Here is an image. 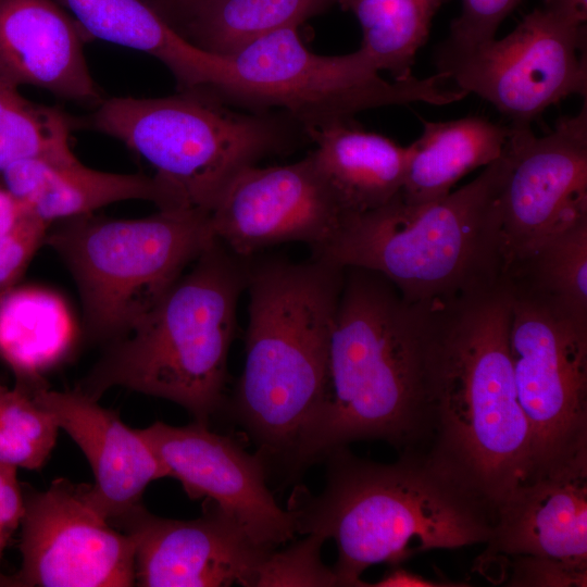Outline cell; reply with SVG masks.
<instances>
[{
	"instance_id": "22",
	"label": "cell",
	"mask_w": 587,
	"mask_h": 587,
	"mask_svg": "<svg viewBox=\"0 0 587 587\" xmlns=\"http://www.w3.org/2000/svg\"><path fill=\"white\" fill-rule=\"evenodd\" d=\"M313 160L345 214L375 210L403 185L409 147L358 127L352 120L304 129Z\"/></svg>"
},
{
	"instance_id": "33",
	"label": "cell",
	"mask_w": 587,
	"mask_h": 587,
	"mask_svg": "<svg viewBox=\"0 0 587 587\" xmlns=\"http://www.w3.org/2000/svg\"><path fill=\"white\" fill-rule=\"evenodd\" d=\"M587 566H577L562 561L533 557H513L512 574L508 586L585 587Z\"/></svg>"
},
{
	"instance_id": "36",
	"label": "cell",
	"mask_w": 587,
	"mask_h": 587,
	"mask_svg": "<svg viewBox=\"0 0 587 587\" xmlns=\"http://www.w3.org/2000/svg\"><path fill=\"white\" fill-rule=\"evenodd\" d=\"M374 587H462L467 584L454 583L450 580H434L423 577L420 574H415L397 565L392 567L375 584H371Z\"/></svg>"
},
{
	"instance_id": "35",
	"label": "cell",
	"mask_w": 587,
	"mask_h": 587,
	"mask_svg": "<svg viewBox=\"0 0 587 587\" xmlns=\"http://www.w3.org/2000/svg\"><path fill=\"white\" fill-rule=\"evenodd\" d=\"M172 28H178L204 3L210 0H143Z\"/></svg>"
},
{
	"instance_id": "21",
	"label": "cell",
	"mask_w": 587,
	"mask_h": 587,
	"mask_svg": "<svg viewBox=\"0 0 587 587\" xmlns=\"http://www.w3.org/2000/svg\"><path fill=\"white\" fill-rule=\"evenodd\" d=\"M86 36L145 52L162 62L182 91L213 90L224 80L227 60L178 34L143 0H57Z\"/></svg>"
},
{
	"instance_id": "20",
	"label": "cell",
	"mask_w": 587,
	"mask_h": 587,
	"mask_svg": "<svg viewBox=\"0 0 587 587\" xmlns=\"http://www.w3.org/2000/svg\"><path fill=\"white\" fill-rule=\"evenodd\" d=\"M0 174L3 187L49 226L123 200H148L159 210L179 209L154 176L97 171L74 153L22 158Z\"/></svg>"
},
{
	"instance_id": "37",
	"label": "cell",
	"mask_w": 587,
	"mask_h": 587,
	"mask_svg": "<svg viewBox=\"0 0 587 587\" xmlns=\"http://www.w3.org/2000/svg\"><path fill=\"white\" fill-rule=\"evenodd\" d=\"M26 213L25 207L0 186V245L12 235Z\"/></svg>"
},
{
	"instance_id": "6",
	"label": "cell",
	"mask_w": 587,
	"mask_h": 587,
	"mask_svg": "<svg viewBox=\"0 0 587 587\" xmlns=\"http://www.w3.org/2000/svg\"><path fill=\"white\" fill-rule=\"evenodd\" d=\"M249 262L215 238L147 315L111 344L77 389L98 400L114 386L125 387L175 402L208 425L224 400Z\"/></svg>"
},
{
	"instance_id": "24",
	"label": "cell",
	"mask_w": 587,
	"mask_h": 587,
	"mask_svg": "<svg viewBox=\"0 0 587 587\" xmlns=\"http://www.w3.org/2000/svg\"><path fill=\"white\" fill-rule=\"evenodd\" d=\"M74 330L70 311L58 295L30 287L0 294V357L17 385H47L42 375L67 354Z\"/></svg>"
},
{
	"instance_id": "8",
	"label": "cell",
	"mask_w": 587,
	"mask_h": 587,
	"mask_svg": "<svg viewBox=\"0 0 587 587\" xmlns=\"http://www.w3.org/2000/svg\"><path fill=\"white\" fill-rule=\"evenodd\" d=\"M214 239L210 213L188 208L134 220L85 214L59 221L45 242L77 285L88 336L113 342L147 315Z\"/></svg>"
},
{
	"instance_id": "34",
	"label": "cell",
	"mask_w": 587,
	"mask_h": 587,
	"mask_svg": "<svg viewBox=\"0 0 587 587\" xmlns=\"http://www.w3.org/2000/svg\"><path fill=\"white\" fill-rule=\"evenodd\" d=\"M17 470L0 462V563L25 513V496L17 479Z\"/></svg>"
},
{
	"instance_id": "18",
	"label": "cell",
	"mask_w": 587,
	"mask_h": 587,
	"mask_svg": "<svg viewBox=\"0 0 587 587\" xmlns=\"http://www.w3.org/2000/svg\"><path fill=\"white\" fill-rule=\"evenodd\" d=\"M84 37L57 0H0V77L97 107L103 99L85 59Z\"/></svg>"
},
{
	"instance_id": "7",
	"label": "cell",
	"mask_w": 587,
	"mask_h": 587,
	"mask_svg": "<svg viewBox=\"0 0 587 587\" xmlns=\"http://www.w3.org/2000/svg\"><path fill=\"white\" fill-rule=\"evenodd\" d=\"M87 126L145 159L178 208L208 213L241 171L307 137L284 111H234L207 90L109 98L97 105Z\"/></svg>"
},
{
	"instance_id": "12",
	"label": "cell",
	"mask_w": 587,
	"mask_h": 587,
	"mask_svg": "<svg viewBox=\"0 0 587 587\" xmlns=\"http://www.w3.org/2000/svg\"><path fill=\"white\" fill-rule=\"evenodd\" d=\"M509 172L500 195V236L505 272L544 241L587 218V102L553 129L509 125Z\"/></svg>"
},
{
	"instance_id": "25",
	"label": "cell",
	"mask_w": 587,
	"mask_h": 587,
	"mask_svg": "<svg viewBox=\"0 0 587 587\" xmlns=\"http://www.w3.org/2000/svg\"><path fill=\"white\" fill-rule=\"evenodd\" d=\"M335 0H210L177 30L193 46L229 57L251 42L327 11Z\"/></svg>"
},
{
	"instance_id": "1",
	"label": "cell",
	"mask_w": 587,
	"mask_h": 587,
	"mask_svg": "<svg viewBox=\"0 0 587 587\" xmlns=\"http://www.w3.org/2000/svg\"><path fill=\"white\" fill-rule=\"evenodd\" d=\"M505 275L427 305L428 428L423 450L497 508L532 471V430L509 351Z\"/></svg>"
},
{
	"instance_id": "32",
	"label": "cell",
	"mask_w": 587,
	"mask_h": 587,
	"mask_svg": "<svg viewBox=\"0 0 587 587\" xmlns=\"http://www.w3.org/2000/svg\"><path fill=\"white\" fill-rule=\"evenodd\" d=\"M49 227L27 212L12 235L0 245V294L13 287L45 242Z\"/></svg>"
},
{
	"instance_id": "27",
	"label": "cell",
	"mask_w": 587,
	"mask_h": 587,
	"mask_svg": "<svg viewBox=\"0 0 587 587\" xmlns=\"http://www.w3.org/2000/svg\"><path fill=\"white\" fill-rule=\"evenodd\" d=\"M504 275L587 319V218L544 241Z\"/></svg>"
},
{
	"instance_id": "19",
	"label": "cell",
	"mask_w": 587,
	"mask_h": 587,
	"mask_svg": "<svg viewBox=\"0 0 587 587\" xmlns=\"http://www.w3.org/2000/svg\"><path fill=\"white\" fill-rule=\"evenodd\" d=\"M480 555H533L587 566V469L564 470L520 484L497 508Z\"/></svg>"
},
{
	"instance_id": "13",
	"label": "cell",
	"mask_w": 587,
	"mask_h": 587,
	"mask_svg": "<svg viewBox=\"0 0 587 587\" xmlns=\"http://www.w3.org/2000/svg\"><path fill=\"white\" fill-rule=\"evenodd\" d=\"M87 485L55 478L25 496L22 562L0 586L129 587L135 585V546L86 497Z\"/></svg>"
},
{
	"instance_id": "29",
	"label": "cell",
	"mask_w": 587,
	"mask_h": 587,
	"mask_svg": "<svg viewBox=\"0 0 587 587\" xmlns=\"http://www.w3.org/2000/svg\"><path fill=\"white\" fill-rule=\"evenodd\" d=\"M71 126L62 111L28 101L17 87L0 77V138L12 145L22 158L73 153Z\"/></svg>"
},
{
	"instance_id": "28",
	"label": "cell",
	"mask_w": 587,
	"mask_h": 587,
	"mask_svg": "<svg viewBox=\"0 0 587 587\" xmlns=\"http://www.w3.org/2000/svg\"><path fill=\"white\" fill-rule=\"evenodd\" d=\"M59 425L33 396L15 385L0 383V462L17 469L39 470L53 450Z\"/></svg>"
},
{
	"instance_id": "30",
	"label": "cell",
	"mask_w": 587,
	"mask_h": 587,
	"mask_svg": "<svg viewBox=\"0 0 587 587\" xmlns=\"http://www.w3.org/2000/svg\"><path fill=\"white\" fill-rule=\"evenodd\" d=\"M324 539L315 535L284 550H272L258 567L253 587L340 586L333 567L322 561Z\"/></svg>"
},
{
	"instance_id": "31",
	"label": "cell",
	"mask_w": 587,
	"mask_h": 587,
	"mask_svg": "<svg viewBox=\"0 0 587 587\" xmlns=\"http://www.w3.org/2000/svg\"><path fill=\"white\" fill-rule=\"evenodd\" d=\"M460 14L435 53H459L496 38L502 21L521 0H461Z\"/></svg>"
},
{
	"instance_id": "3",
	"label": "cell",
	"mask_w": 587,
	"mask_h": 587,
	"mask_svg": "<svg viewBox=\"0 0 587 587\" xmlns=\"http://www.w3.org/2000/svg\"><path fill=\"white\" fill-rule=\"evenodd\" d=\"M323 490L298 487L287 511L296 533L332 539L340 586H370L372 565H397L414 553L487 544L495 513L476 494L422 450L392 463L354 455L348 447L328 453Z\"/></svg>"
},
{
	"instance_id": "15",
	"label": "cell",
	"mask_w": 587,
	"mask_h": 587,
	"mask_svg": "<svg viewBox=\"0 0 587 587\" xmlns=\"http://www.w3.org/2000/svg\"><path fill=\"white\" fill-rule=\"evenodd\" d=\"M139 430L189 498L215 503L255 545L273 550L295 537L291 515L266 485L260 453L196 421L186 426L158 421Z\"/></svg>"
},
{
	"instance_id": "2",
	"label": "cell",
	"mask_w": 587,
	"mask_h": 587,
	"mask_svg": "<svg viewBox=\"0 0 587 587\" xmlns=\"http://www.w3.org/2000/svg\"><path fill=\"white\" fill-rule=\"evenodd\" d=\"M427 305L408 302L380 274L345 267L330 332L327 385L290 472L358 440L422 449L428 428Z\"/></svg>"
},
{
	"instance_id": "16",
	"label": "cell",
	"mask_w": 587,
	"mask_h": 587,
	"mask_svg": "<svg viewBox=\"0 0 587 587\" xmlns=\"http://www.w3.org/2000/svg\"><path fill=\"white\" fill-rule=\"evenodd\" d=\"M114 522L134 541L135 585L140 587H253L259 565L272 551L255 545L209 500L196 520L160 517L140 504Z\"/></svg>"
},
{
	"instance_id": "23",
	"label": "cell",
	"mask_w": 587,
	"mask_h": 587,
	"mask_svg": "<svg viewBox=\"0 0 587 587\" xmlns=\"http://www.w3.org/2000/svg\"><path fill=\"white\" fill-rule=\"evenodd\" d=\"M423 122L421 136L409 145L400 196L412 207L439 200L466 174L498 160L510 127L482 116Z\"/></svg>"
},
{
	"instance_id": "10",
	"label": "cell",
	"mask_w": 587,
	"mask_h": 587,
	"mask_svg": "<svg viewBox=\"0 0 587 587\" xmlns=\"http://www.w3.org/2000/svg\"><path fill=\"white\" fill-rule=\"evenodd\" d=\"M509 351L532 430L528 478L587 469V319L509 278Z\"/></svg>"
},
{
	"instance_id": "5",
	"label": "cell",
	"mask_w": 587,
	"mask_h": 587,
	"mask_svg": "<svg viewBox=\"0 0 587 587\" xmlns=\"http://www.w3.org/2000/svg\"><path fill=\"white\" fill-rule=\"evenodd\" d=\"M509 157L472 182L417 207L400 192L372 211L348 214L312 257L387 278L410 303L430 305L504 275L499 199Z\"/></svg>"
},
{
	"instance_id": "26",
	"label": "cell",
	"mask_w": 587,
	"mask_h": 587,
	"mask_svg": "<svg viewBox=\"0 0 587 587\" xmlns=\"http://www.w3.org/2000/svg\"><path fill=\"white\" fill-rule=\"evenodd\" d=\"M447 0H335L352 13L362 30L360 49L394 80L411 78L419 50L427 41L433 17Z\"/></svg>"
},
{
	"instance_id": "9",
	"label": "cell",
	"mask_w": 587,
	"mask_h": 587,
	"mask_svg": "<svg viewBox=\"0 0 587 587\" xmlns=\"http://www.w3.org/2000/svg\"><path fill=\"white\" fill-rule=\"evenodd\" d=\"M298 27L268 34L225 57L222 84L211 91L254 111L279 108L303 128L350 121L362 111L424 102L445 105L467 93L444 74L388 82L361 50L321 55L301 42Z\"/></svg>"
},
{
	"instance_id": "11",
	"label": "cell",
	"mask_w": 587,
	"mask_h": 587,
	"mask_svg": "<svg viewBox=\"0 0 587 587\" xmlns=\"http://www.w3.org/2000/svg\"><path fill=\"white\" fill-rule=\"evenodd\" d=\"M437 73L491 103L513 126H530L546 109L587 93V32L540 7L501 39L459 53H435Z\"/></svg>"
},
{
	"instance_id": "38",
	"label": "cell",
	"mask_w": 587,
	"mask_h": 587,
	"mask_svg": "<svg viewBox=\"0 0 587 587\" xmlns=\"http://www.w3.org/2000/svg\"><path fill=\"white\" fill-rule=\"evenodd\" d=\"M542 8L577 24H586L587 0H542Z\"/></svg>"
},
{
	"instance_id": "4",
	"label": "cell",
	"mask_w": 587,
	"mask_h": 587,
	"mask_svg": "<svg viewBox=\"0 0 587 587\" xmlns=\"http://www.w3.org/2000/svg\"><path fill=\"white\" fill-rule=\"evenodd\" d=\"M344 271L314 257L250 258L246 361L232 410L266 469L277 462L290 471L323 400Z\"/></svg>"
},
{
	"instance_id": "14",
	"label": "cell",
	"mask_w": 587,
	"mask_h": 587,
	"mask_svg": "<svg viewBox=\"0 0 587 587\" xmlns=\"http://www.w3.org/2000/svg\"><path fill=\"white\" fill-rule=\"evenodd\" d=\"M345 215L309 153L295 163L241 171L211 210L210 221L218 241L251 258L284 242H304L313 253Z\"/></svg>"
},
{
	"instance_id": "17",
	"label": "cell",
	"mask_w": 587,
	"mask_h": 587,
	"mask_svg": "<svg viewBox=\"0 0 587 587\" xmlns=\"http://www.w3.org/2000/svg\"><path fill=\"white\" fill-rule=\"evenodd\" d=\"M28 390L82 449L95 476L86 497L110 522L140 505L151 482L168 477L140 430L98 400L78 389L55 391L46 385Z\"/></svg>"
}]
</instances>
